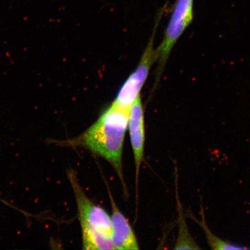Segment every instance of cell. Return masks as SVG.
I'll list each match as a JSON object with an SVG mask.
<instances>
[{
    "label": "cell",
    "instance_id": "ba28073f",
    "mask_svg": "<svg viewBox=\"0 0 250 250\" xmlns=\"http://www.w3.org/2000/svg\"><path fill=\"white\" fill-rule=\"evenodd\" d=\"M177 205L178 210V223H179V233L176 240L174 249L176 250H200L195 240L190 234L186 221V214H184L182 205L180 201L177 185Z\"/></svg>",
    "mask_w": 250,
    "mask_h": 250
},
{
    "label": "cell",
    "instance_id": "52a82bcc",
    "mask_svg": "<svg viewBox=\"0 0 250 250\" xmlns=\"http://www.w3.org/2000/svg\"><path fill=\"white\" fill-rule=\"evenodd\" d=\"M201 221H199L194 215L192 214V212L189 211L188 212V217L192 219V220L196 222L202 229L204 231L206 234L207 242L210 248L212 250H249L250 248L245 245H240V244L234 243L219 238L218 237L215 236L214 234L211 232L210 228L208 227L207 223H206L204 208H203L202 198L201 196Z\"/></svg>",
    "mask_w": 250,
    "mask_h": 250
},
{
    "label": "cell",
    "instance_id": "8992f818",
    "mask_svg": "<svg viewBox=\"0 0 250 250\" xmlns=\"http://www.w3.org/2000/svg\"><path fill=\"white\" fill-rule=\"evenodd\" d=\"M107 191L112 209V241L116 250L140 249L136 234L126 217L119 209L107 183Z\"/></svg>",
    "mask_w": 250,
    "mask_h": 250
},
{
    "label": "cell",
    "instance_id": "277c9868",
    "mask_svg": "<svg viewBox=\"0 0 250 250\" xmlns=\"http://www.w3.org/2000/svg\"><path fill=\"white\" fill-rule=\"evenodd\" d=\"M156 29L143 52L139 65L121 87L113 102L114 104L130 108L131 105L140 95L141 89L147 79L152 65L157 61V54L154 48Z\"/></svg>",
    "mask_w": 250,
    "mask_h": 250
},
{
    "label": "cell",
    "instance_id": "6da1fadb",
    "mask_svg": "<svg viewBox=\"0 0 250 250\" xmlns=\"http://www.w3.org/2000/svg\"><path fill=\"white\" fill-rule=\"evenodd\" d=\"M129 111L130 108L112 103L98 120L80 135L65 140L50 139L49 143L59 146H81L89 150L112 166L125 188L123 156Z\"/></svg>",
    "mask_w": 250,
    "mask_h": 250
},
{
    "label": "cell",
    "instance_id": "7a4b0ae2",
    "mask_svg": "<svg viewBox=\"0 0 250 250\" xmlns=\"http://www.w3.org/2000/svg\"><path fill=\"white\" fill-rule=\"evenodd\" d=\"M67 174L76 200L83 249L115 250L112 241L111 217L87 197L80 185L76 171L70 169Z\"/></svg>",
    "mask_w": 250,
    "mask_h": 250
},
{
    "label": "cell",
    "instance_id": "3957f363",
    "mask_svg": "<svg viewBox=\"0 0 250 250\" xmlns=\"http://www.w3.org/2000/svg\"><path fill=\"white\" fill-rule=\"evenodd\" d=\"M193 0H177L161 44L156 48L158 73L156 81L160 79L168 57L177 41L193 20Z\"/></svg>",
    "mask_w": 250,
    "mask_h": 250
},
{
    "label": "cell",
    "instance_id": "5b68a950",
    "mask_svg": "<svg viewBox=\"0 0 250 250\" xmlns=\"http://www.w3.org/2000/svg\"><path fill=\"white\" fill-rule=\"evenodd\" d=\"M145 111L140 95L131 105L129 111V128L131 145H132L136 170L137 200L138 199V183L140 170L144 156L146 140Z\"/></svg>",
    "mask_w": 250,
    "mask_h": 250
}]
</instances>
